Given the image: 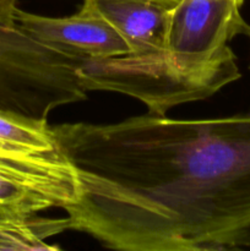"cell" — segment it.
Instances as JSON below:
<instances>
[{"label":"cell","instance_id":"obj_1","mask_svg":"<svg viewBox=\"0 0 250 251\" xmlns=\"http://www.w3.org/2000/svg\"><path fill=\"white\" fill-rule=\"evenodd\" d=\"M51 129L80 181L69 229L126 251L250 247V114Z\"/></svg>","mask_w":250,"mask_h":251},{"label":"cell","instance_id":"obj_2","mask_svg":"<svg viewBox=\"0 0 250 251\" xmlns=\"http://www.w3.org/2000/svg\"><path fill=\"white\" fill-rule=\"evenodd\" d=\"M78 76L87 91H112L144 103L150 114L211 97L240 77L229 47L207 55H181L162 48L144 54L83 59Z\"/></svg>","mask_w":250,"mask_h":251},{"label":"cell","instance_id":"obj_3","mask_svg":"<svg viewBox=\"0 0 250 251\" xmlns=\"http://www.w3.org/2000/svg\"><path fill=\"white\" fill-rule=\"evenodd\" d=\"M80 194L76 169L59 149L0 153V220H21L64 208Z\"/></svg>","mask_w":250,"mask_h":251},{"label":"cell","instance_id":"obj_4","mask_svg":"<svg viewBox=\"0 0 250 251\" xmlns=\"http://www.w3.org/2000/svg\"><path fill=\"white\" fill-rule=\"evenodd\" d=\"M15 27L36 42L80 59H103L129 53L114 27L92 0H83L76 14L49 17L16 10Z\"/></svg>","mask_w":250,"mask_h":251},{"label":"cell","instance_id":"obj_5","mask_svg":"<svg viewBox=\"0 0 250 251\" xmlns=\"http://www.w3.org/2000/svg\"><path fill=\"white\" fill-rule=\"evenodd\" d=\"M243 4L244 0H181L168 10L163 48L181 55H207L239 34L248 36Z\"/></svg>","mask_w":250,"mask_h":251},{"label":"cell","instance_id":"obj_6","mask_svg":"<svg viewBox=\"0 0 250 251\" xmlns=\"http://www.w3.org/2000/svg\"><path fill=\"white\" fill-rule=\"evenodd\" d=\"M129 47L130 54L158 50L166 43L168 7L156 0H92Z\"/></svg>","mask_w":250,"mask_h":251},{"label":"cell","instance_id":"obj_7","mask_svg":"<svg viewBox=\"0 0 250 251\" xmlns=\"http://www.w3.org/2000/svg\"><path fill=\"white\" fill-rule=\"evenodd\" d=\"M69 229L68 218H46L34 215L21 220H0L1 250H59L47 239Z\"/></svg>","mask_w":250,"mask_h":251},{"label":"cell","instance_id":"obj_8","mask_svg":"<svg viewBox=\"0 0 250 251\" xmlns=\"http://www.w3.org/2000/svg\"><path fill=\"white\" fill-rule=\"evenodd\" d=\"M0 142L28 151L58 149L55 136L47 120H36L0 108Z\"/></svg>","mask_w":250,"mask_h":251},{"label":"cell","instance_id":"obj_9","mask_svg":"<svg viewBox=\"0 0 250 251\" xmlns=\"http://www.w3.org/2000/svg\"><path fill=\"white\" fill-rule=\"evenodd\" d=\"M17 0H0V27L15 28Z\"/></svg>","mask_w":250,"mask_h":251},{"label":"cell","instance_id":"obj_10","mask_svg":"<svg viewBox=\"0 0 250 251\" xmlns=\"http://www.w3.org/2000/svg\"><path fill=\"white\" fill-rule=\"evenodd\" d=\"M157 2H159V4L164 5L166 7H168V9H172V7L175 6L178 2H180L181 0H156Z\"/></svg>","mask_w":250,"mask_h":251},{"label":"cell","instance_id":"obj_11","mask_svg":"<svg viewBox=\"0 0 250 251\" xmlns=\"http://www.w3.org/2000/svg\"><path fill=\"white\" fill-rule=\"evenodd\" d=\"M14 150H20V149H15V147H10L7 145H4L0 142V153H5V152L9 151H14Z\"/></svg>","mask_w":250,"mask_h":251},{"label":"cell","instance_id":"obj_12","mask_svg":"<svg viewBox=\"0 0 250 251\" xmlns=\"http://www.w3.org/2000/svg\"><path fill=\"white\" fill-rule=\"evenodd\" d=\"M248 38H249V41H250V32H249V33H248ZM249 69H250V65H249Z\"/></svg>","mask_w":250,"mask_h":251}]
</instances>
